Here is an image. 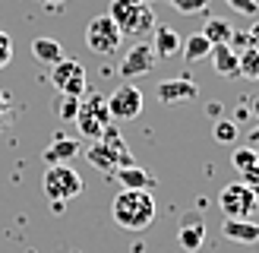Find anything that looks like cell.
<instances>
[{
  "label": "cell",
  "instance_id": "14",
  "mask_svg": "<svg viewBox=\"0 0 259 253\" xmlns=\"http://www.w3.org/2000/svg\"><path fill=\"white\" fill-rule=\"evenodd\" d=\"M209 57H212V67H215V73L222 76V79H237V73H240V54L231 45H212Z\"/></svg>",
  "mask_w": 259,
  "mask_h": 253
},
{
  "label": "cell",
  "instance_id": "23",
  "mask_svg": "<svg viewBox=\"0 0 259 253\" xmlns=\"http://www.w3.org/2000/svg\"><path fill=\"white\" fill-rule=\"evenodd\" d=\"M212 136L218 139V143H234V139H237V120H222V117H218L215 120V130H212Z\"/></svg>",
  "mask_w": 259,
  "mask_h": 253
},
{
  "label": "cell",
  "instance_id": "20",
  "mask_svg": "<svg viewBox=\"0 0 259 253\" xmlns=\"http://www.w3.org/2000/svg\"><path fill=\"white\" fill-rule=\"evenodd\" d=\"M202 35L209 38L212 45H228V41H231V35H234V29H231V22H228V19H218V16H212L209 22H205Z\"/></svg>",
  "mask_w": 259,
  "mask_h": 253
},
{
  "label": "cell",
  "instance_id": "29",
  "mask_svg": "<svg viewBox=\"0 0 259 253\" xmlns=\"http://www.w3.org/2000/svg\"><path fill=\"white\" fill-rule=\"evenodd\" d=\"M222 111H225V108H222V101H209V105H205V114H209L212 120L222 117Z\"/></svg>",
  "mask_w": 259,
  "mask_h": 253
},
{
  "label": "cell",
  "instance_id": "11",
  "mask_svg": "<svg viewBox=\"0 0 259 253\" xmlns=\"http://www.w3.org/2000/svg\"><path fill=\"white\" fill-rule=\"evenodd\" d=\"M155 63H158V57H155V48H152L149 41H136V45L123 54V60H120V76H123V79L146 76V73L155 70Z\"/></svg>",
  "mask_w": 259,
  "mask_h": 253
},
{
  "label": "cell",
  "instance_id": "13",
  "mask_svg": "<svg viewBox=\"0 0 259 253\" xmlns=\"http://www.w3.org/2000/svg\"><path fill=\"white\" fill-rule=\"evenodd\" d=\"M180 45H184V38L177 35V29L171 25H161L155 22V32H152V48H155V57L158 60H174L180 54Z\"/></svg>",
  "mask_w": 259,
  "mask_h": 253
},
{
  "label": "cell",
  "instance_id": "17",
  "mask_svg": "<svg viewBox=\"0 0 259 253\" xmlns=\"http://www.w3.org/2000/svg\"><path fill=\"white\" fill-rule=\"evenodd\" d=\"M114 177L120 181L123 190H149V187H155V177L149 171H142L139 164H123V168L114 171Z\"/></svg>",
  "mask_w": 259,
  "mask_h": 253
},
{
  "label": "cell",
  "instance_id": "21",
  "mask_svg": "<svg viewBox=\"0 0 259 253\" xmlns=\"http://www.w3.org/2000/svg\"><path fill=\"white\" fill-rule=\"evenodd\" d=\"M237 54H240V73L237 76H243V79H259V48L247 45L243 51H237Z\"/></svg>",
  "mask_w": 259,
  "mask_h": 253
},
{
  "label": "cell",
  "instance_id": "15",
  "mask_svg": "<svg viewBox=\"0 0 259 253\" xmlns=\"http://www.w3.org/2000/svg\"><path fill=\"white\" fill-rule=\"evenodd\" d=\"M222 234L234 244H256L259 240V222L256 219H225Z\"/></svg>",
  "mask_w": 259,
  "mask_h": 253
},
{
  "label": "cell",
  "instance_id": "22",
  "mask_svg": "<svg viewBox=\"0 0 259 253\" xmlns=\"http://www.w3.org/2000/svg\"><path fill=\"white\" fill-rule=\"evenodd\" d=\"M231 164L243 174L247 168H253V164H259V152L256 149H250V146H240V149H234V155H231Z\"/></svg>",
  "mask_w": 259,
  "mask_h": 253
},
{
  "label": "cell",
  "instance_id": "36",
  "mask_svg": "<svg viewBox=\"0 0 259 253\" xmlns=\"http://www.w3.org/2000/svg\"><path fill=\"white\" fill-rule=\"evenodd\" d=\"M256 222H259V206H256Z\"/></svg>",
  "mask_w": 259,
  "mask_h": 253
},
{
  "label": "cell",
  "instance_id": "12",
  "mask_svg": "<svg viewBox=\"0 0 259 253\" xmlns=\"http://www.w3.org/2000/svg\"><path fill=\"white\" fill-rule=\"evenodd\" d=\"M177 244H180V250H187V253H196L205 244V222L199 219L196 212H187L184 215L180 231H177Z\"/></svg>",
  "mask_w": 259,
  "mask_h": 253
},
{
  "label": "cell",
  "instance_id": "34",
  "mask_svg": "<svg viewBox=\"0 0 259 253\" xmlns=\"http://www.w3.org/2000/svg\"><path fill=\"white\" fill-rule=\"evenodd\" d=\"M41 4H48V7H57V4H67V0H41Z\"/></svg>",
  "mask_w": 259,
  "mask_h": 253
},
{
  "label": "cell",
  "instance_id": "9",
  "mask_svg": "<svg viewBox=\"0 0 259 253\" xmlns=\"http://www.w3.org/2000/svg\"><path fill=\"white\" fill-rule=\"evenodd\" d=\"M142 92L133 82H123L117 86L114 92L108 95V111H111V120H133L142 114Z\"/></svg>",
  "mask_w": 259,
  "mask_h": 253
},
{
  "label": "cell",
  "instance_id": "10",
  "mask_svg": "<svg viewBox=\"0 0 259 253\" xmlns=\"http://www.w3.org/2000/svg\"><path fill=\"white\" fill-rule=\"evenodd\" d=\"M155 98H158L161 105H167V108H174V105H193V101L199 98V86L193 82L190 76H174V79L158 82Z\"/></svg>",
  "mask_w": 259,
  "mask_h": 253
},
{
  "label": "cell",
  "instance_id": "6",
  "mask_svg": "<svg viewBox=\"0 0 259 253\" xmlns=\"http://www.w3.org/2000/svg\"><path fill=\"white\" fill-rule=\"evenodd\" d=\"M120 41H123V32H120V25L114 22L108 13H105V16L89 19V25H85V45H89L92 54L111 57V54L120 51Z\"/></svg>",
  "mask_w": 259,
  "mask_h": 253
},
{
  "label": "cell",
  "instance_id": "2",
  "mask_svg": "<svg viewBox=\"0 0 259 253\" xmlns=\"http://www.w3.org/2000/svg\"><path fill=\"white\" fill-rule=\"evenodd\" d=\"M82 155L89 158V164H95L98 171L105 174H114L117 168H123V164H133V152L126 149L123 136L117 133V126H105V133H101L98 139H92V146H89Z\"/></svg>",
  "mask_w": 259,
  "mask_h": 253
},
{
  "label": "cell",
  "instance_id": "25",
  "mask_svg": "<svg viewBox=\"0 0 259 253\" xmlns=\"http://www.w3.org/2000/svg\"><path fill=\"white\" fill-rule=\"evenodd\" d=\"M177 13H187V16H193V13H202L205 7H209V0H167Z\"/></svg>",
  "mask_w": 259,
  "mask_h": 253
},
{
  "label": "cell",
  "instance_id": "32",
  "mask_svg": "<svg viewBox=\"0 0 259 253\" xmlns=\"http://www.w3.org/2000/svg\"><path fill=\"white\" fill-rule=\"evenodd\" d=\"M4 114H7V95H0V130H4Z\"/></svg>",
  "mask_w": 259,
  "mask_h": 253
},
{
  "label": "cell",
  "instance_id": "27",
  "mask_svg": "<svg viewBox=\"0 0 259 253\" xmlns=\"http://www.w3.org/2000/svg\"><path fill=\"white\" fill-rule=\"evenodd\" d=\"M13 60V38L7 32H0V70Z\"/></svg>",
  "mask_w": 259,
  "mask_h": 253
},
{
  "label": "cell",
  "instance_id": "4",
  "mask_svg": "<svg viewBox=\"0 0 259 253\" xmlns=\"http://www.w3.org/2000/svg\"><path fill=\"white\" fill-rule=\"evenodd\" d=\"M41 190L51 202H70L82 193V177L76 168H70V161L48 164V171L41 177Z\"/></svg>",
  "mask_w": 259,
  "mask_h": 253
},
{
  "label": "cell",
  "instance_id": "31",
  "mask_svg": "<svg viewBox=\"0 0 259 253\" xmlns=\"http://www.w3.org/2000/svg\"><path fill=\"white\" fill-rule=\"evenodd\" d=\"M247 117H250V108H247V105H243V108H237V114H234V120L240 123V120H247Z\"/></svg>",
  "mask_w": 259,
  "mask_h": 253
},
{
  "label": "cell",
  "instance_id": "5",
  "mask_svg": "<svg viewBox=\"0 0 259 253\" xmlns=\"http://www.w3.org/2000/svg\"><path fill=\"white\" fill-rule=\"evenodd\" d=\"M76 126L79 133L89 136V139H98L105 133V126L111 123V111H108V98L101 92H85L79 98V111H76Z\"/></svg>",
  "mask_w": 259,
  "mask_h": 253
},
{
  "label": "cell",
  "instance_id": "8",
  "mask_svg": "<svg viewBox=\"0 0 259 253\" xmlns=\"http://www.w3.org/2000/svg\"><path fill=\"white\" fill-rule=\"evenodd\" d=\"M51 82L60 95H76L82 98L89 92V79H85V67L73 57H60L54 67H51Z\"/></svg>",
  "mask_w": 259,
  "mask_h": 253
},
{
  "label": "cell",
  "instance_id": "33",
  "mask_svg": "<svg viewBox=\"0 0 259 253\" xmlns=\"http://www.w3.org/2000/svg\"><path fill=\"white\" fill-rule=\"evenodd\" d=\"M250 114H256V117H259V98H253V105H250Z\"/></svg>",
  "mask_w": 259,
  "mask_h": 253
},
{
  "label": "cell",
  "instance_id": "26",
  "mask_svg": "<svg viewBox=\"0 0 259 253\" xmlns=\"http://www.w3.org/2000/svg\"><path fill=\"white\" fill-rule=\"evenodd\" d=\"M228 7H231V10H237V13H243V16H256L259 0H228Z\"/></svg>",
  "mask_w": 259,
  "mask_h": 253
},
{
  "label": "cell",
  "instance_id": "18",
  "mask_svg": "<svg viewBox=\"0 0 259 253\" xmlns=\"http://www.w3.org/2000/svg\"><path fill=\"white\" fill-rule=\"evenodd\" d=\"M32 57L38 63H45V67H54V63L60 57H67V54H63L60 41H54V38H35L32 41Z\"/></svg>",
  "mask_w": 259,
  "mask_h": 253
},
{
  "label": "cell",
  "instance_id": "28",
  "mask_svg": "<svg viewBox=\"0 0 259 253\" xmlns=\"http://www.w3.org/2000/svg\"><path fill=\"white\" fill-rule=\"evenodd\" d=\"M243 184H250L253 190L259 187V164H253V168H247V171H243Z\"/></svg>",
  "mask_w": 259,
  "mask_h": 253
},
{
  "label": "cell",
  "instance_id": "1",
  "mask_svg": "<svg viewBox=\"0 0 259 253\" xmlns=\"http://www.w3.org/2000/svg\"><path fill=\"white\" fill-rule=\"evenodd\" d=\"M111 215L123 231H146L155 222V199L149 190H120L111 202Z\"/></svg>",
  "mask_w": 259,
  "mask_h": 253
},
{
  "label": "cell",
  "instance_id": "16",
  "mask_svg": "<svg viewBox=\"0 0 259 253\" xmlns=\"http://www.w3.org/2000/svg\"><path fill=\"white\" fill-rule=\"evenodd\" d=\"M79 152H82V146L76 143V139H70V136H57L54 143H51V146L41 152V155H45L48 164H63V161H73Z\"/></svg>",
  "mask_w": 259,
  "mask_h": 253
},
{
  "label": "cell",
  "instance_id": "3",
  "mask_svg": "<svg viewBox=\"0 0 259 253\" xmlns=\"http://www.w3.org/2000/svg\"><path fill=\"white\" fill-rule=\"evenodd\" d=\"M108 16L120 25L123 35H146L155 29V10L146 0H111Z\"/></svg>",
  "mask_w": 259,
  "mask_h": 253
},
{
  "label": "cell",
  "instance_id": "7",
  "mask_svg": "<svg viewBox=\"0 0 259 253\" xmlns=\"http://www.w3.org/2000/svg\"><path fill=\"white\" fill-rule=\"evenodd\" d=\"M256 206H259L256 190L243 181L228 184V187H222V193H218V209L225 212V219H253Z\"/></svg>",
  "mask_w": 259,
  "mask_h": 253
},
{
  "label": "cell",
  "instance_id": "24",
  "mask_svg": "<svg viewBox=\"0 0 259 253\" xmlns=\"http://www.w3.org/2000/svg\"><path fill=\"white\" fill-rule=\"evenodd\" d=\"M76 111H79V98L76 95H60V105H57V117L60 120H73Z\"/></svg>",
  "mask_w": 259,
  "mask_h": 253
},
{
  "label": "cell",
  "instance_id": "19",
  "mask_svg": "<svg viewBox=\"0 0 259 253\" xmlns=\"http://www.w3.org/2000/svg\"><path fill=\"white\" fill-rule=\"evenodd\" d=\"M209 51H212V41H209L202 32L187 35L184 45H180V54H184L187 63H196V60H202V57H209Z\"/></svg>",
  "mask_w": 259,
  "mask_h": 253
},
{
  "label": "cell",
  "instance_id": "35",
  "mask_svg": "<svg viewBox=\"0 0 259 253\" xmlns=\"http://www.w3.org/2000/svg\"><path fill=\"white\" fill-rule=\"evenodd\" d=\"M250 139H253V143H259V126H256V130L250 133Z\"/></svg>",
  "mask_w": 259,
  "mask_h": 253
},
{
  "label": "cell",
  "instance_id": "30",
  "mask_svg": "<svg viewBox=\"0 0 259 253\" xmlns=\"http://www.w3.org/2000/svg\"><path fill=\"white\" fill-rule=\"evenodd\" d=\"M247 38H250V45H253V48H259V22H253V25H250Z\"/></svg>",
  "mask_w": 259,
  "mask_h": 253
},
{
  "label": "cell",
  "instance_id": "37",
  "mask_svg": "<svg viewBox=\"0 0 259 253\" xmlns=\"http://www.w3.org/2000/svg\"><path fill=\"white\" fill-rule=\"evenodd\" d=\"M146 4H155V0H146Z\"/></svg>",
  "mask_w": 259,
  "mask_h": 253
}]
</instances>
